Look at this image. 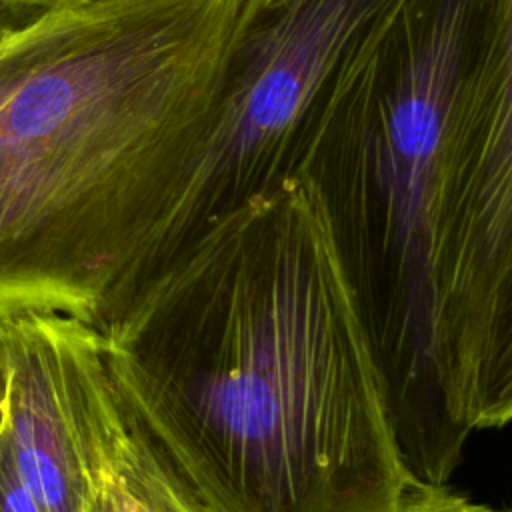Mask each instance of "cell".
I'll use <instances>...</instances> for the list:
<instances>
[{
	"label": "cell",
	"instance_id": "9c48e42d",
	"mask_svg": "<svg viewBox=\"0 0 512 512\" xmlns=\"http://www.w3.org/2000/svg\"><path fill=\"white\" fill-rule=\"evenodd\" d=\"M72 2H82V0H0V10L12 12L18 16H34L48 8H56Z\"/></svg>",
	"mask_w": 512,
	"mask_h": 512
},
{
	"label": "cell",
	"instance_id": "30bf717a",
	"mask_svg": "<svg viewBox=\"0 0 512 512\" xmlns=\"http://www.w3.org/2000/svg\"><path fill=\"white\" fill-rule=\"evenodd\" d=\"M8 392H10V368H8L4 340L0 334V438L4 436L8 426Z\"/></svg>",
	"mask_w": 512,
	"mask_h": 512
},
{
	"label": "cell",
	"instance_id": "6da1fadb",
	"mask_svg": "<svg viewBox=\"0 0 512 512\" xmlns=\"http://www.w3.org/2000/svg\"><path fill=\"white\" fill-rule=\"evenodd\" d=\"M102 340L206 512H396L422 484L306 170L216 220Z\"/></svg>",
	"mask_w": 512,
	"mask_h": 512
},
{
	"label": "cell",
	"instance_id": "7c38bea8",
	"mask_svg": "<svg viewBox=\"0 0 512 512\" xmlns=\"http://www.w3.org/2000/svg\"><path fill=\"white\" fill-rule=\"evenodd\" d=\"M94 512H116L114 510V504H112V496L108 492V488L104 486L102 492L98 494V500H96V506H94Z\"/></svg>",
	"mask_w": 512,
	"mask_h": 512
},
{
	"label": "cell",
	"instance_id": "ba28073f",
	"mask_svg": "<svg viewBox=\"0 0 512 512\" xmlns=\"http://www.w3.org/2000/svg\"><path fill=\"white\" fill-rule=\"evenodd\" d=\"M0 512H42L20 480L8 432L0 438Z\"/></svg>",
	"mask_w": 512,
	"mask_h": 512
},
{
	"label": "cell",
	"instance_id": "4fadbf2b",
	"mask_svg": "<svg viewBox=\"0 0 512 512\" xmlns=\"http://www.w3.org/2000/svg\"><path fill=\"white\" fill-rule=\"evenodd\" d=\"M502 512H512V510H502Z\"/></svg>",
	"mask_w": 512,
	"mask_h": 512
},
{
	"label": "cell",
	"instance_id": "52a82bcc",
	"mask_svg": "<svg viewBox=\"0 0 512 512\" xmlns=\"http://www.w3.org/2000/svg\"><path fill=\"white\" fill-rule=\"evenodd\" d=\"M396 512H502L474 502L448 486L420 484Z\"/></svg>",
	"mask_w": 512,
	"mask_h": 512
},
{
	"label": "cell",
	"instance_id": "7a4b0ae2",
	"mask_svg": "<svg viewBox=\"0 0 512 512\" xmlns=\"http://www.w3.org/2000/svg\"><path fill=\"white\" fill-rule=\"evenodd\" d=\"M266 4L82 0L0 38V316L106 334L192 248V176Z\"/></svg>",
	"mask_w": 512,
	"mask_h": 512
},
{
	"label": "cell",
	"instance_id": "5b68a950",
	"mask_svg": "<svg viewBox=\"0 0 512 512\" xmlns=\"http://www.w3.org/2000/svg\"><path fill=\"white\" fill-rule=\"evenodd\" d=\"M0 334L10 368L6 432L22 484L42 512H94L106 486L102 334L60 312L4 314Z\"/></svg>",
	"mask_w": 512,
	"mask_h": 512
},
{
	"label": "cell",
	"instance_id": "277c9868",
	"mask_svg": "<svg viewBox=\"0 0 512 512\" xmlns=\"http://www.w3.org/2000/svg\"><path fill=\"white\" fill-rule=\"evenodd\" d=\"M512 282V14L470 56L452 124L436 242V326L456 420Z\"/></svg>",
	"mask_w": 512,
	"mask_h": 512
},
{
	"label": "cell",
	"instance_id": "8992f818",
	"mask_svg": "<svg viewBox=\"0 0 512 512\" xmlns=\"http://www.w3.org/2000/svg\"><path fill=\"white\" fill-rule=\"evenodd\" d=\"M512 422V282L490 328L468 412L470 432L502 428Z\"/></svg>",
	"mask_w": 512,
	"mask_h": 512
},
{
	"label": "cell",
	"instance_id": "3957f363",
	"mask_svg": "<svg viewBox=\"0 0 512 512\" xmlns=\"http://www.w3.org/2000/svg\"><path fill=\"white\" fill-rule=\"evenodd\" d=\"M392 0H268L202 146L188 200L194 242L304 170L300 132Z\"/></svg>",
	"mask_w": 512,
	"mask_h": 512
},
{
	"label": "cell",
	"instance_id": "8fae6325",
	"mask_svg": "<svg viewBox=\"0 0 512 512\" xmlns=\"http://www.w3.org/2000/svg\"><path fill=\"white\" fill-rule=\"evenodd\" d=\"M26 18H30V16H18V14L2 12V10H0V38H2L6 32H10L16 24H20L22 20H26Z\"/></svg>",
	"mask_w": 512,
	"mask_h": 512
}]
</instances>
